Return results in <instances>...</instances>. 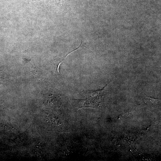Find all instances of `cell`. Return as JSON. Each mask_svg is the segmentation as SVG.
Masks as SVG:
<instances>
[{
  "label": "cell",
  "instance_id": "1",
  "mask_svg": "<svg viewBox=\"0 0 161 161\" xmlns=\"http://www.w3.org/2000/svg\"><path fill=\"white\" fill-rule=\"evenodd\" d=\"M106 86L101 89L95 91H83L84 97L80 100V108H96L100 107L103 102L104 91Z\"/></svg>",
  "mask_w": 161,
  "mask_h": 161
},
{
  "label": "cell",
  "instance_id": "2",
  "mask_svg": "<svg viewBox=\"0 0 161 161\" xmlns=\"http://www.w3.org/2000/svg\"><path fill=\"white\" fill-rule=\"evenodd\" d=\"M144 100L145 103L148 104H156L160 102V100H159L154 99L146 95H145Z\"/></svg>",
  "mask_w": 161,
  "mask_h": 161
}]
</instances>
